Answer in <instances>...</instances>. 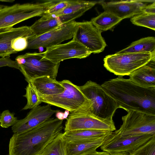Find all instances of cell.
<instances>
[{
    "label": "cell",
    "instance_id": "obj_27",
    "mask_svg": "<svg viewBox=\"0 0 155 155\" xmlns=\"http://www.w3.org/2000/svg\"><path fill=\"white\" fill-rule=\"evenodd\" d=\"M26 86L25 94L23 96L26 97L27 100L26 104L22 110H25L32 109L41 103L40 101L38 93L32 86L31 82L28 83Z\"/></svg>",
    "mask_w": 155,
    "mask_h": 155
},
{
    "label": "cell",
    "instance_id": "obj_31",
    "mask_svg": "<svg viewBox=\"0 0 155 155\" xmlns=\"http://www.w3.org/2000/svg\"><path fill=\"white\" fill-rule=\"evenodd\" d=\"M72 2L73 0L59 1L47 10L45 14L51 15L60 12L70 5Z\"/></svg>",
    "mask_w": 155,
    "mask_h": 155
},
{
    "label": "cell",
    "instance_id": "obj_4",
    "mask_svg": "<svg viewBox=\"0 0 155 155\" xmlns=\"http://www.w3.org/2000/svg\"><path fill=\"white\" fill-rule=\"evenodd\" d=\"M60 82L64 88L62 92L51 96L38 94L40 101L68 110L70 113L80 110L91 114L90 102L79 86L67 80Z\"/></svg>",
    "mask_w": 155,
    "mask_h": 155
},
{
    "label": "cell",
    "instance_id": "obj_16",
    "mask_svg": "<svg viewBox=\"0 0 155 155\" xmlns=\"http://www.w3.org/2000/svg\"><path fill=\"white\" fill-rule=\"evenodd\" d=\"M35 35L29 26H24L13 28L0 32V57L10 56L17 52L12 49L11 44L12 40L21 36L29 38Z\"/></svg>",
    "mask_w": 155,
    "mask_h": 155
},
{
    "label": "cell",
    "instance_id": "obj_10",
    "mask_svg": "<svg viewBox=\"0 0 155 155\" xmlns=\"http://www.w3.org/2000/svg\"><path fill=\"white\" fill-rule=\"evenodd\" d=\"M66 119L64 131L81 130L113 131L116 130L114 121L102 120L84 112L70 113Z\"/></svg>",
    "mask_w": 155,
    "mask_h": 155
},
{
    "label": "cell",
    "instance_id": "obj_40",
    "mask_svg": "<svg viewBox=\"0 0 155 155\" xmlns=\"http://www.w3.org/2000/svg\"><path fill=\"white\" fill-rule=\"evenodd\" d=\"M1 6H0V7Z\"/></svg>",
    "mask_w": 155,
    "mask_h": 155
},
{
    "label": "cell",
    "instance_id": "obj_7",
    "mask_svg": "<svg viewBox=\"0 0 155 155\" xmlns=\"http://www.w3.org/2000/svg\"><path fill=\"white\" fill-rule=\"evenodd\" d=\"M155 58V52L114 54L104 59V66L110 72L118 76L129 75L133 71Z\"/></svg>",
    "mask_w": 155,
    "mask_h": 155
},
{
    "label": "cell",
    "instance_id": "obj_18",
    "mask_svg": "<svg viewBox=\"0 0 155 155\" xmlns=\"http://www.w3.org/2000/svg\"><path fill=\"white\" fill-rule=\"evenodd\" d=\"M113 131L81 130L64 131L62 137L65 142L89 141L104 138L111 135Z\"/></svg>",
    "mask_w": 155,
    "mask_h": 155
},
{
    "label": "cell",
    "instance_id": "obj_23",
    "mask_svg": "<svg viewBox=\"0 0 155 155\" xmlns=\"http://www.w3.org/2000/svg\"><path fill=\"white\" fill-rule=\"evenodd\" d=\"M123 19L115 15L104 11L90 21L93 25L101 32L112 29Z\"/></svg>",
    "mask_w": 155,
    "mask_h": 155
},
{
    "label": "cell",
    "instance_id": "obj_3",
    "mask_svg": "<svg viewBox=\"0 0 155 155\" xmlns=\"http://www.w3.org/2000/svg\"><path fill=\"white\" fill-rule=\"evenodd\" d=\"M59 0H48L35 3L15 4L0 7V32L13 28L16 24L30 18L42 16Z\"/></svg>",
    "mask_w": 155,
    "mask_h": 155
},
{
    "label": "cell",
    "instance_id": "obj_22",
    "mask_svg": "<svg viewBox=\"0 0 155 155\" xmlns=\"http://www.w3.org/2000/svg\"><path fill=\"white\" fill-rule=\"evenodd\" d=\"M155 52V38L147 37L132 42L128 47L115 53L120 54L128 53Z\"/></svg>",
    "mask_w": 155,
    "mask_h": 155
},
{
    "label": "cell",
    "instance_id": "obj_26",
    "mask_svg": "<svg viewBox=\"0 0 155 155\" xmlns=\"http://www.w3.org/2000/svg\"><path fill=\"white\" fill-rule=\"evenodd\" d=\"M130 21L134 25L155 30V14L143 12L131 18Z\"/></svg>",
    "mask_w": 155,
    "mask_h": 155
},
{
    "label": "cell",
    "instance_id": "obj_38",
    "mask_svg": "<svg viewBox=\"0 0 155 155\" xmlns=\"http://www.w3.org/2000/svg\"><path fill=\"white\" fill-rule=\"evenodd\" d=\"M110 155H130L129 153L125 152L115 153Z\"/></svg>",
    "mask_w": 155,
    "mask_h": 155
},
{
    "label": "cell",
    "instance_id": "obj_15",
    "mask_svg": "<svg viewBox=\"0 0 155 155\" xmlns=\"http://www.w3.org/2000/svg\"><path fill=\"white\" fill-rule=\"evenodd\" d=\"M59 110L52 109L48 104L36 106L31 109L24 118L18 120L12 127V131L14 133H20L29 130L49 119Z\"/></svg>",
    "mask_w": 155,
    "mask_h": 155
},
{
    "label": "cell",
    "instance_id": "obj_25",
    "mask_svg": "<svg viewBox=\"0 0 155 155\" xmlns=\"http://www.w3.org/2000/svg\"><path fill=\"white\" fill-rule=\"evenodd\" d=\"M98 2L97 1H73L70 5L61 11L52 14L46 15L53 17H56L75 12L84 9H90Z\"/></svg>",
    "mask_w": 155,
    "mask_h": 155
},
{
    "label": "cell",
    "instance_id": "obj_30",
    "mask_svg": "<svg viewBox=\"0 0 155 155\" xmlns=\"http://www.w3.org/2000/svg\"><path fill=\"white\" fill-rule=\"evenodd\" d=\"M29 38L27 37L21 36L13 39L11 44L12 48L17 52L27 49L28 39Z\"/></svg>",
    "mask_w": 155,
    "mask_h": 155
},
{
    "label": "cell",
    "instance_id": "obj_33",
    "mask_svg": "<svg viewBox=\"0 0 155 155\" xmlns=\"http://www.w3.org/2000/svg\"><path fill=\"white\" fill-rule=\"evenodd\" d=\"M8 67L13 68L19 70V65L15 61L11 59L10 56L0 58V67Z\"/></svg>",
    "mask_w": 155,
    "mask_h": 155
},
{
    "label": "cell",
    "instance_id": "obj_11",
    "mask_svg": "<svg viewBox=\"0 0 155 155\" xmlns=\"http://www.w3.org/2000/svg\"><path fill=\"white\" fill-rule=\"evenodd\" d=\"M91 21L77 22L74 38L87 48L91 53L102 52L107 46L101 35Z\"/></svg>",
    "mask_w": 155,
    "mask_h": 155
},
{
    "label": "cell",
    "instance_id": "obj_35",
    "mask_svg": "<svg viewBox=\"0 0 155 155\" xmlns=\"http://www.w3.org/2000/svg\"><path fill=\"white\" fill-rule=\"evenodd\" d=\"M87 155H110L108 152L103 151L101 152H98L97 151L92 153H90Z\"/></svg>",
    "mask_w": 155,
    "mask_h": 155
},
{
    "label": "cell",
    "instance_id": "obj_24",
    "mask_svg": "<svg viewBox=\"0 0 155 155\" xmlns=\"http://www.w3.org/2000/svg\"><path fill=\"white\" fill-rule=\"evenodd\" d=\"M59 134L39 155H65V142Z\"/></svg>",
    "mask_w": 155,
    "mask_h": 155
},
{
    "label": "cell",
    "instance_id": "obj_2",
    "mask_svg": "<svg viewBox=\"0 0 155 155\" xmlns=\"http://www.w3.org/2000/svg\"><path fill=\"white\" fill-rule=\"evenodd\" d=\"M63 120L50 118L27 131L14 133L10 138L8 155H39L63 128Z\"/></svg>",
    "mask_w": 155,
    "mask_h": 155
},
{
    "label": "cell",
    "instance_id": "obj_13",
    "mask_svg": "<svg viewBox=\"0 0 155 155\" xmlns=\"http://www.w3.org/2000/svg\"><path fill=\"white\" fill-rule=\"evenodd\" d=\"M155 135L140 134L121 137L112 134L101 146V149L110 154L125 152L130 153L149 140Z\"/></svg>",
    "mask_w": 155,
    "mask_h": 155
},
{
    "label": "cell",
    "instance_id": "obj_36",
    "mask_svg": "<svg viewBox=\"0 0 155 155\" xmlns=\"http://www.w3.org/2000/svg\"><path fill=\"white\" fill-rule=\"evenodd\" d=\"M64 113L60 111V110L56 113V118L60 120H63L64 118Z\"/></svg>",
    "mask_w": 155,
    "mask_h": 155
},
{
    "label": "cell",
    "instance_id": "obj_1",
    "mask_svg": "<svg viewBox=\"0 0 155 155\" xmlns=\"http://www.w3.org/2000/svg\"><path fill=\"white\" fill-rule=\"evenodd\" d=\"M104 91L127 112L135 111L155 116V87H144L122 76L105 81Z\"/></svg>",
    "mask_w": 155,
    "mask_h": 155
},
{
    "label": "cell",
    "instance_id": "obj_19",
    "mask_svg": "<svg viewBox=\"0 0 155 155\" xmlns=\"http://www.w3.org/2000/svg\"><path fill=\"white\" fill-rule=\"evenodd\" d=\"M111 135L91 141H65V155H87L93 153L102 146Z\"/></svg>",
    "mask_w": 155,
    "mask_h": 155
},
{
    "label": "cell",
    "instance_id": "obj_34",
    "mask_svg": "<svg viewBox=\"0 0 155 155\" xmlns=\"http://www.w3.org/2000/svg\"><path fill=\"white\" fill-rule=\"evenodd\" d=\"M143 12L155 14V1L151 4L147 5L143 10Z\"/></svg>",
    "mask_w": 155,
    "mask_h": 155
},
{
    "label": "cell",
    "instance_id": "obj_32",
    "mask_svg": "<svg viewBox=\"0 0 155 155\" xmlns=\"http://www.w3.org/2000/svg\"><path fill=\"white\" fill-rule=\"evenodd\" d=\"M89 10L88 9H84L70 14L58 16L62 24L74 20L76 18L81 16L86 12Z\"/></svg>",
    "mask_w": 155,
    "mask_h": 155
},
{
    "label": "cell",
    "instance_id": "obj_8",
    "mask_svg": "<svg viewBox=\"0 0 155 155\" xmlns=\"http://www.w3.org/2000/svg\"><path fill=\"white\" fill-rule=\"evenodd\" d=\"M123 116L122 124L114 133L121 137L140 134L155 135V116L130 111Z\"/></svg>",
    "mask_w": 155,
    "mask_h": 155
},
{
    "label": "cell",
    "instance_id": "obj_9",
    "mask_svg": "<svg viewBox=\"0 0 155 155\" xmlns=\"http://www.w3.org/2000/svg\"><path fill=\"white\" fill-rule=\"evenodd\" d=\"M76 23L74 20L68 21L42 35L29 38L27 49L47 48L60 44L64 41L73 38Z\"/></svg>",
    "mask_w": 155,
    "mask_h": 155
},
{
    "label": "cell",
    "instance_id": "obj_17",
    "mask_svg": "<svg viewBox=\"0 0 155 155\" xmlns=\"http://www.w3.org/2000/svg\"><path fill=\"white\" fill-rule=\"evenodd\" d=\"M155 59L136 70L129 75L132 82L141 87H155Z\"/></svg>",
    "mask_w": 155,
    "mask_h": 155
},
{
    "label": "cell",
    "instance_id": "obj_21",
    "mask_svg": "<svg viewBox=\"0 0 155 155\" xmlns=\"http://www.w3.org/2000/svg\"><path fill=\"white\" fill-rule=\"evenodd\" d=\"M62 24L58 17H53L44 14L29 27L35 36H37L45 34Z\"/></svg>",
    "mask_w": 155,
    "mask_h": 155
},
{
    "label": "cell",
    "instance_id": "obj_20",
    "mask_svg": "<svg viewBox=\"0 0 155 155\" xmlns=\"http://www.w3.org/2000/svg\"><path fill=\"white\" fill-rule=\"evenodd\" d=\"M38 94L51 96L62 92L64 88L60 81L48 77L35 79L30 82Z\"/></svg>",
    "mask_w": 155,
    "mask_h": 155
},
{
    "label": "cell",
    "instance_id": "obj_12",
    "mask_svg": "<svg viewBox=\"0 0 155 155\" xmlns=\"http://www.w3.org/2000/svg\"><path fill=\"white\" fill-rule=\"evenodd\" d=\"M43 56L55 63L70 58H85L92 53L74 38L69 42L46 48Z\"/></svg>",
    "mask_w": 155,
    "mask_h": 155
},
{
    "label": "cell",
    "instance_id": "obj_5",
    "mask_svg": "<svg viewBox=\"0 0 155 155\" xmlns=\"http://www.w3.org/2000/svg\"><path fill=\"white\" fill-rule=\"evenodd\" d=\"M79 87L90 102L91 113L93 117L114 121L113 117L119 108L118 105L104 91L101 85L89 80Z\"/></svg>",
    "mask_w": 155,
    "mask_h": 155
},
{
    "label": "cell",
    "instance_id": "obj_37",
    "mask_svg": "<svg viewBox=\"0 0 155 155\" xmlns=\"http://www.w3.org/2000/svg\"><path fill=\"white\" fill-rule=\"evenodd\" d=\"M69 111L68 110H65L64 113V119H66L70 114Z\"/></svg>",
    "mask_w": 155,
    "mask_h": 155
},
{
    "label": "cell",
    "instance_id": "obj_29",
    "mask_svg": "<svg viewBox=\"0 0 155 155\" xmlns=\"http://www.w3.org/2000/svg\"><path fill=\"white\" fill-rule=\"evenodd\" d=\"M15 115L14 113L11 112L8 110L3 111L0 117V126L2 128H8L14 125L18 120Z\"/></svg>",
    "mask_w": 155,
    "mask_h": 155
},
{
    "label": "cell",
    "instance_id": "obj_14",
    "mask_svg": "<svg viewBox=\"0 0 155 155\" xmlns=\"http://www.w3.org/2000/svg\"><path fill=\"white\" fill-rule=\"evenodd\" d=\"M155 0H120L105 2L101 1L98 2L104 11L110 12L124 19L143 12L147 6L146 3H153Z\"/></svg>",
    "mask_w": 155,
    "mask_h": 155
},
{
    "label": "cell",
    "instance_id": "obj_28",
    "mask_svg": "<svg viewBox=\"0 0 155 155\" xmlns=\"http://www.w3.org/2000/svg\"><path fill=\"white\" fill-rule=\"evenodd\" d=\"M129 154L130 155H155V136Z\"/></svg>",
    "mask_w": 155,
    "mask_h": 155
},
{
    "label": "cell",
    "instance_id": "obj_6",
    "mask_svg": "<svg viewBox=\"0 0 155 155\" xmlns=\"http://www.w3.org/2000/svg\"><path fill=\"white\" fill-rule=\"evenodd\" d=\"M15 61L28 83L44 77L56 79L60 64L44 57L41 53H27L17 56Z\"/></svg>",
    "mask_w": 155,
    "mask_h": 155
},
{
    "label": "cell",
    "instance_id": "obj_39",
    "mask_svg": "<svg viewBox=\"0 0 155 155\" xmlns=\"http://www.w3.org/2000/svg\"><path fill=\"white\" fill-rule=\"evenodd\" d=\"M1 114L0 112V116H1Z\"/></svg>",
    "mask_w": 155,
    "mask_h": 155
}]
</instances>
